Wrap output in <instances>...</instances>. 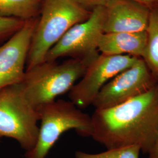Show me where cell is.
<instances>
[{
	"label": "cell",
	"instance_id": "6da1fadb",
	"mask_svg": "<svg viewBox=\"0 0 158 158\" xmlns=\"http://www.w3.org/2000/svg\"><path fill=\"white\" fill-rule=\"evenodd\" d=\"M91 117V137L107 149L138 146L148 154L158 136V85L118 106L96 109Z\"/></svg>",
	"mask_w": 158,
	"mask_h": 158
},
{
	"label": "cell",
	"instance_id": "7a4b0ae2",
	"mask_svg": "<svg viewBox=\"0 0 158 158\" xmlns=\"http://www.w3.org/2000/svg\"><path fill=\"white\" fill-rule=\"evenodd\" d=\"M96 57L70 58L60 63L45 61L26 70L20 84L27 99L36 109L55 101L71 90Z\"/></svg>",
	"mask_w": 158,
	"mask_h": 158
},
{
	"label": "cell",
	"instance_id": "3957f363",
	"mask_svg": "<svg viewBox=\"0 0 158 158\" xmlns=\"http://www.w3.org/2000/svg\"><path fill=\"white\" fill-rule=\"evenodd\" d=\"M91 11L74 0H43L31 40L26 70L45 62L51 48L74 25L86 21Z\"/></svg>",
	"mask_w": 158,
	"mask_h": 158
},
{
	"label": "cell",
	"instance_id": "277c9868",
	"mask_svg": "<svg viewBox=\"0 0 158 158\" xmlns=\"http://www.w3.org/2000/svg\"><path fill=\"white\" fill-rule=\"evenodd\" d=\"M40 121L35 147L25 153V158H45L63 133L74 130L81 136L92 134L91 117L71 101L57 100L37 108Z\"/></svg>",
	"mask_w": 158,
	"mask_h": 158
},
{
	"label": "cell",
	"instance_id": "5b68a950",
	"mask_svg": "<svg viewBox=\"0 0 158 158\" xmlns=\"http://www.w3.org/2000/svg\"><path fill=\"white\" fill-rule=\"evenodd\" d=\"M37 109L28 101L19 84L0 91V137L17 141L26 152L35 145L39 135Z\"/></svg>",
	"mask_w": 158,
	"mask_h": 158
},
{
	"label": "cell",
	"instance_id": "8992f818",
	"mask_svg": "<svg viewBox=\"0 0 158 158\" xmlns=\"http://www.w3.org/2000/svg\"><path fill=\"white\" fill-rule=\"evenodd\" d=\"M104 6L93 9L90 17L70 29L48 52L45 61L55 62L59 58L88 59L98 56L99 40L104 33Z\"/></svg>",
	"mask_w": 158,
	"mask_h": 158
},
{
	"label": "cell",
	"instance_id": "52a82bcc",
	"mask_svg": "<svg viewBox=\"0 0 158 158\" xmlns=\"http://www.w3.org/2000/svg\"><path fill=\"white\" fill-rule=\"evenodd\" d=\"M138 58L127 55L100 54L91 63L81 79L69 91L70 101L80 109L93 105L104 85L132 66Z\"/></svg>",
	"mask_w": 158,
	"mask_h": 158
},
{
	"label": "cell",
	"instance_id": "ba28073f",
	"mask_svg": "<svg viewBox=\"0 0 158 158\" xmlns=\"http://www.w3.org/2000/svg\"><path fill=\"white\" fill-rule=\"evenodd\" d=\"M158 83L144 60L138 58L130 68L110 80L93 103L96 109L119 105L152 90Z\"/></svg>",
	"mask_w": 158,
	"mask_h": 158
},
{
	"label": "cell",
	"instance_id": "9c48e42d",
	"mask_svg": "<svg viewBox=\"0 0 158 158\" xmlns=\"http://www.w3.org/2000/svg\"><path fill=\"white\" fill-rule=\"evenodd\" d=\"M38 21V18L27 21L21 28L0 46V91L22 82Z\"/></svg>",
	"mask_w": 158,
	"mask_h": 158
},
{
	"label": "cell",
	"instance_id": "30bf717a",
	"mask_svg": "<svg viewBox=\"0 0 158 158\" xmlns=\"http://www.w3.org/2000/svg\"><path fill=\"white\" fill-rule=\"evenodd\" d=\"M104 7V33L146 31L149 6L134 0H108Z\"/></svg>",
	"mask_w": 158,
	"mask_h": 158
},
{
	"label": "cell",
	"instance_id": "8fae6325",
	"mask_svg": "<svg viewBox=\"0 0 158 158\" xmlns=\"http://www.w3.org/2000/svg\"><path fill=\"white\" fill-rule=\"evenodd\" d=\"M146 31L110 32L102 34L98 50L107 55H130L142 58L146 48Z\"/></svg>",
	"mask_w": 158,
	"mask_h": 158
},
{
	"label": "cell",
	"instance_id": "7c38bea8",
	"mask_svg": "<svg viewBox=\"0 0 158 158\" xmlns=\"http://www.w3.org/2000/svg\"><path fill=\"white\" fill-rule=\"evenodd\" d=\"M149 17L147 27V43L142 59L158 85V3L148 6Z\"/></svg>",
	"mask_w": 158,
	"mask_h": 158
},
{
	"label": "cell",
	"instance_id": "4fadbf2b",
	"mask_svg": "<svg viewBox=\"0 0 158 158\" xmlns=\"http://www.w3.org/2000/svg\"><path fill=\"white\" fill-rule=\"evenodd\" d=\"M43 0H0V17L28 21L40 14Z\"/></svg>",
	"mask_w": 158,
	"mask_h": 158
},
{
	"label": "cell",
	"instance_id": "5bb4252c",
	"mask_svg": "<svg viewBox=\"0 0 158 158\" xmlns=\"http://www.w3.org/2000/svg\"><path fill=\"white\" fill-rule=\"evenodd\" d=\"M141 148L138 146L120 147L98 153L76 151V158H139Z\"/></svg>",
	"mask_w": 158,
	"mask_h": 158
},
{
	"label": "cell",
	"instance_id": "9a60e30c",
	"mask_svg": "<svg viewBox=\"0 0 158 158\" xmlns=\"http://www.w3.org/2000/svg\"><path fill=\"white\" fill-rule=\"evenodd\" d=\"M26 21L15 18L0 17V42L9 40Z\"/></svg>",
	"mask_w": 158,
	"mask_h": 158
},
{
	"label": "cell",
	"instance_id": "2e32d148",
	"mask_svg": "<svg viewBox=\"0 0 158 158\" xmlns=\"http://www.w3.org/2000/svg\"><path fill=\"white\" fill-rule=\"evenodd\" d=\"M80 6L91 11L95 8L105 6L108 0H74Z\"/></svg>",
	"mask_w": 158,
	"mask_h": 158
},
{
	"label": "cell",
	"instance_id": "e0dca14e",
	"mask_svg": "<svg viewBox=\"0 0 158 158\" xmlns=\"http://www.w3.org/2000/svg\"><path fill=\"white\" fill-rule=\"evenodd\" d=\"M148 158H158V136L152 149L148 153Z\"/></svg>",
	"mask_w": 158,
	"mask_h": 158
},
{
	"label": "cell",
	"instance_id": "ac0fdd59",
	"mask_svg": "<svg viewBox=\"0 0 158 158\" xmlns=\"http://www.w3.org/2000/svg\"><path fill=\"white\" fill-rule=\"evenodd\" d=\"M134 1L141 2L142 4H145L147 6H151V5L158 3V0H134Z\"/></svg>",
	"mask_w": 158,
	"mask_h": 158
},
{
	"label": "cell",
	"instance_id": "d6986e66",
	"mask_svg": "<svg viewBox=\"0 0 158 158\" xmlns=\"http://www.w3.org/2000/svg\"><path fill=\"white\" fill-rule=\"evenodd\" d=\"M1 137H0V139H1Z\"/></svg>",
	"mask_w": 158,
	"mask_h": 158
}]
</instances>
